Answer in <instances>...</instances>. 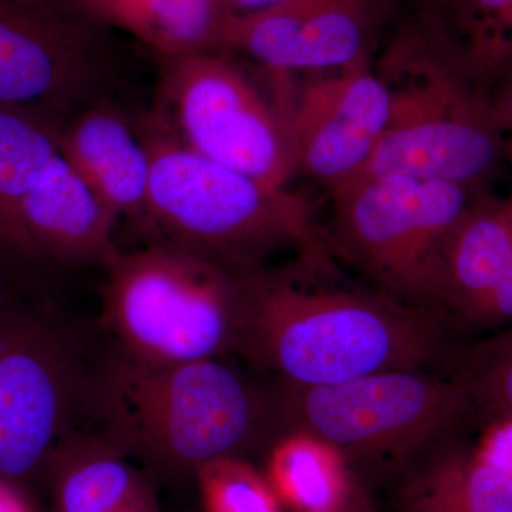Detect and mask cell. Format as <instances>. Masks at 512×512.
Masks as SVG:
<instances>
[{
  "mask_svg": "<svg viewBox=\"0 0 512 512\" xmlns=\"http://www.w3.org/2000/svg\"><path fill=\"white\" fill-rule=\"evenodd\" d=\"M456 340L429 313L338 274L329 249L299 252L282 271L244 274L234 355L313 387L390 370L447 375Z\"/></svg>",
  "mask_w": 512,
  "mask_h": 512,
  "instance_id": "6da1fadb",
  "label": "cell"
},
{
  "mask_svg": "<svg viewBox=\"0 0 512 512\" xmlns=\"http://www.w3.org/2000/svg\"><path fill=\"white\" fill-rule=\"evenodd\" d=\"M83 410L99 429L94 436L168 476L285 436L268 386L224 357L153 366L116 353L89 376Z\"/></svg>",
  "mask_w": 512,
  "mask_h": 512,
  "instance_id": "7a4b0ae2",
  "label": "cell"
},
{
  "mask_svg": "<svg viewBox=\"0 0 512 512\" xmlns=\"http://www.w3.org/2000/svg\"><path fill=\"white\" fill-rule=\"evenodd\" d=\"M375 67L389 92V120L353 180L399 174L488 192L508 163L507 144L491 90L468 72L447 30L417 16L375 57Z\"/></svg>",
  "mask_w": 512,
  "mask_h": 512,
  "instance_id": "3957f363",
  "label": "cell"
},
{
  "mask_svg": "<svg viewBox=\"0 0 512 512\" xmlns=\"http://www.w3.org/2000/svg\"><path fill=\"white\" fill-rule=\"evenodd\" d=\"M143 138L150 156L144 215L168 241L235 269H256L278 249H329L308 202L201 156L160 124Z\"/></svg>",
  "mask_w": 512,
  "mask_h": 512,
  "instance_id": "277c9868",
  "label": "cell"
},
{
  "mask_svg": "<svg viewBox=\"0 0 512 512\" xmlns=\"http://www.w3.org/2000/svg\"><path fill=\"white\" fill-rule=\"evenodd\" d=\"M284 434L325 444L346 466L394 474L477 417L463 386L444 373L390 370L329 386H268Z\"/></svg>",
  "mask_w": 512,
  "mask_h": 512,
  "instance_id": "5b68a950",
  "label": "cell"
},
{
  "mask_svg": "<svg viewBox=\"0 0 512 512\" xmlns=\"http://www.w3.org/2000/svg\"><path fill=\"white\" fill-rule=\"evenodd\" d=\"M106 269L101 320L120 353L153 366L234 355L248 269L165 241Z\"/></svg>",
  "mask_w": 512,
  "mask_h": 512,
  "instance_id": "8992f818",
  "label": "cell"
},
{
  "mask_svg": "<svg viewBox=\"0 0 512 512\" xmlns=\"http://www.w3.org/2000/svg\"><path fill=\"white\" fill-rule=\"evenodd\" d=\"M481 194L409 175L357 178L329 191L332 217L323 238L333 258L370 288L434 316L441 245Z\"/></svg>",
  "mask_w": 512,
  "mask_h": 512,
  "instance_id": "52a82bcc",
  "label": "cell"
},
{
  "mask_svg": "<svg viewBox=\"0 0 512 512\" xmlns=\"http://www.w3.org/2000/svg\"><path fill=\"white\" fill-rule=\"evenodd\" d=\"M163 60V111L156 123L185 147L272 187L295 177L288 121L227 53Z\"/></svg>",
  "mask_w": 512,
  "mask_h": 512,
  "instance_id": "ba28073f",
  "label": "cell"
},
{
  "mask_svg": "<svg viewBox=\"0 0 512 512\" xmlns=\"http://www.w3.org/2000/svg\"><path fill=\"white\" fill-rule=\"evenodd\" d=\"M72 342L52 320L25 309L0 315V478L47 467L86 399Z\"/></svg>",
  "mask_w": 512,
  "mask_h": 512,
  "instance_id": "9c48e42d",
  "label": "cell"
},
{
  "mask_svg": "<svg viewBox=\"0 0 512 512\" xmlns=\"http://www.w3.org/2000/svg\"><path fill=\"white\" fill-rule=\"evenodd\" d=\"M110 29L79 0H0V106L90 101L113 67Z\"/></svg>",
  "mask_w": 512,
  "mask_h": 512,
  "instance_id": "30bf717a",
  "label": "cell"
},
{
  "mask_svg": "<svg viewBox=\"0 0 512 512\" xmlns=\"http://www.w3.org/2000/svg\"><path fill=\"white\" fill-rule=\"evenodd\" d=\"M274 74L291 134L295 175L329 192L362 173L389 120V92L375 59L308 73L298 84L289 74Z\"/></svg>",
  "mask_w": 512,
  "mask_h": 512,
  "instance_id": "8fae6325",
  "label": "cell"
},
{
  "mask_svg": "<svg viewBox=\"0 0 512 512\" xmlns=\"http://www.w3.org/2000/svg\"><path fill=\"white\" fill-rule=\"evenodd\" d=\"M392 0H282L225 16L215 52L247 56L268 72L308 74L375 59Z\"/></svg>",
  "mask_w": 512,
  "mask_h": 512,
  "instance_id": "7c38bea8",
  "label": "cell"
},
{
  "mask_svg": "<svg viewBox=\"0 0 512 512\" xmlns=\"http://www.w3.org/2000/svg\"><path fill=\"white\" fill-rule=\"evenodd\" d=\"M433 315L451 333L512 325V192L478 195L444 238Z\"/></svg>",
  "mask_w": 512,
  "mask_h": 512,
  "instance_id": "4fadbf2b",
  "label": "cell"
},
{
  "mask_svg": "<svg viewBox=\"0 0 512 512\" xmlns=\"http://www.w3.org/2000/svg\"><path fill=\"white\" fill-rule=\"evenodd\" d=\"M117 218L86 181L57 154L33 185L20 211L23 234L35 261L107 268L120 255Z\"/></svg>",
  "mask_w": 512,
  "mask_h": 512,
  "instance_id": "5bb4252c",
  "label": "cell"
},
{
  "mask_svg": "<svg viewBox=\"0 0 512 512\" xmlns=\"http://www.w3.org/2000/svg\"><path fill=\"white\" fill-rule=\"evenodd\" d=\"M60 156L119 218L144 214L150 156L121 114L93 106L63 126Z\"/></svg>",
  "mask_w": 512,
  "mask_h": 512,
  "instance_id": "9a60e30c",
  "label": "cell"
},
{
  "mask_svg": "<svg viewBox=\"0 0 512 512\" xmlns=\"http://www.w3.org/2000/svg\"><path fill=\"white\" fill-rule=\"evenodd\" d=\"M394 512H512V478L454 437L396 474Z\"/></svg>",
  "mask_w": 512,
  "mask_h": 512,
  "instance_id": "2e32d148",
  "label": "cell"
},
{
  "mask_svg": "<svg viewBox=\"0 0 512 512\" xmlns=\"http://www.w3.org/2000/svg\"><path fill=\"white\" fill-rule=\"evenodd\" d=\"M63 124L52 111L0 106V249L35 261L20 211L47 164L60 154Z\"/></svg>",
  "mask_w": 512,
  "mask_h": 512,
  "instance_id": "e0dca14e",
  "label": "cell"
},
{
  "mask_svg": "<svg viewBox=\"0 0 512 512\" xmlns=\"http://www.w3.org/2000/svg\"><path fill=\"white\" fill-rule=\"evenodd\" d=\"M124 457L94 434L70 431L47 463L56 512H114L153 494Z\"/></svg>",
  "mask_w": 512,
  "mask_h": 512,
  "instance_id": "ac0fdd59",
  "label": "cell"
},
{
  "mask_svg": "<svg viewBox=\"0 0 512 512\" xmlns=\"http://www.w3.org/2000/svg\"><path fill=\"white\" fill-rule=\"evenodd\" d=\"M86 9L110 28L131 33L161 59L215 50L227 16L222 0H96Z\"/></svg>",
  "mask_w": 512,
  "mask_h": 512,
  "instance_id": "d6986e66",
  "label": "cell"
},
{
  "mask_svg": "<svg viewBox=\"0 0 512 512\" xmlns=\"http://www.w3.org/2000/svg\"><path fill=\"white\" fill-rule=\"evenodd\" d=\"M266 478L281 503L302 512H318L338 503L353 473L332 448L311 437L286 434L272 447Z\"/></svg>",
  "mask_w": 512,
  "mask_h": 512,
  "instance_id": "ffe728a7",
  "label": "cell"
},
{
  "mask_svg": "<svg viewBox=\"0 0 512 512\" xmlns=\"http://www.w3.org/2000/svg\"><path fill=\"white\" fill-rule=\"evenodd\" d=\"M444 29L471 76L493 90L512 64V0H460Z\"/></svg>",
  "mask_w": 512,
  "mask_h": 512,
  "instance_id": "44dd1931",
  "label": "cell"
},
{
  "mask_svg": "<svg viewBox=\"0 0 512 512\" xmlns=\"http://www.w3.org/2000/svg\"><path fill=\"white\" fill-rule=\"evenodd\" d=\"M447 376L466 389L477 417L512 423V326L484 342L456 343Z\"/></svg>",
  "mask_w": 512,
  "mask_h": 512,
  "instance_id": "7402d4cb",
  "label": "cell"
},
{
  "mask_svg": "<svg viewBox=\"0 0 512 512\" xmlns=\"http://www.w3.org/2000/svg\"><path fill=\"white\" fill-rule=\"evenodd\" d=\"M205 512H279L268 478L244 458L222 457L195 471Z\"/></svg>",
  "mask_w": 512,
  "mask_h": 512,
  "instance_id": "603a6c76",
  "label": "cell"
},
{
  "mask_svg": "<svg viewBox=\"0 0 512 512\" xmlns=\"http://www.w3.org/2000/svg\"><path fill=\"white\" fill-rule=\"evenodd\" d=\"M477 450L487 463L512 478V423L490 424Z\"/></svg>",
  "mask_w": 512,
  "mask_h": 512,
  "instance_id": "cb8c5ba5",
  "label": "cell"
},
{
  "mask_svg": "<svg viewBox=\"0 0 512 512\" xmlns=\"http://www.w3.org/2000/svg\"><path fill=\"white\" fill-rule=\"evenodd\" d=\"M493 107L505 144H507L508 163L512 165V64L501 79L495 83L493 90Z\"/></svg>",
  "mask_w": 512,
  "mask_h": 512,
  "instance_id": "d4e9b609",
  "label": "cell"
},
{
  "mask_svg": "<svg viewBox=\"0 0 512 512\" xmlns=\"http://www.w3.org/2000/svg\"><path fill=\"white\" fill-rule=\"evenodd\" d=\"M318 512H377L370 498L367 497L365 488L355 476L352 478L345 495L328 510Z\"/></svg>",
  "mask_w": 512,
  "mask_h": 512,
  "instance_id": "484cf974",
  "label": "cell"
},
{
  "mask_svg": "<svg viewBox=\"0 0 512 512\" xmlns=\"http://www.w3.org/2000/svg\"><path fill=\"white\" fill-rule=\"evenodd\" d=\"M416 5L419 18L437 23L446 28L448 20L456 10L460 0H413Z\"/></svg>",
  "mask_w": 512,
  "mask_h": 512,
  "instance_id": "4316f807",
  "label": "cell"
},
{
  "mask_svg": "<svg viewBox=\"0 0 512 512\" xmlns=\"http://www.w3.org/2000/svg\"><path fill=\"white\" fill-rule=\"evenodd\" d=\"M0 512H33L18 488L5 478H0Z\"/></svg>",
  "mask_w": 512,
  "mask_h": 512,
  "instance_id": "83f0119b",
  "label": "cell"
},
{
  "mask_svg": "<svg viewBox=\"0 0 512 512\" xmlns=\"http://www.w3.org/2000/svg\"><path fill=\"white\" fill-rule=\"evenodd\" d=\"M278 2H282V0H222V6H224L227 15H237V13L266 8V6Z\"/></svg>",
  "mask_w": 512,
  "mask_h": 512,
  "instance_id": "f1b7e54d",
  "label": "cell"
},
{
  "mask_svg": "<svg viewBox=\"0 0 512 512\" xmlns=\"http://www.w3.org/2000/svg\"><path fill=\"white\" fill-rule=\"evenodd\" d=\"M114 512H158L156 495L150 494Z\"/></svg>",
  "mask_w": 512,
  "mask_h": 512,
  "instance_id": "f546056e",
  "label": "cell"
},
{
  "mask_svg": "<svg viewBox=\"0 0 512 512\" xmlns=\"http://www.w3.org/2000/svg\"><path fill=\"white\" fill-rule=\"evenodd\" d=\"M8 302V295H6L5 285H3L2 279H0V315H3L10 308Z\"/></svg>",
  "mask_w": 512,
  "mask_h": 512,
  "instance_id": "4dcf8cb0",
  "label": "cell"
},
{
  "mask_svg": "<svg viewBox=\"0 0 512 512\" xmlns=\"http://www.w3.org/2000/svg\"><path fill=\"white\" fill-rule=\"evenodd\" d=\"M80 3L84 6V8H87V6L92 5L93 2H96V0H79Z\"/></svg>",
  "mask_w": 512,
  "mask_h": 512,
  "instance_id": "1f68e13d",
  "label": "cell"
}]
</instances>
